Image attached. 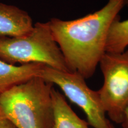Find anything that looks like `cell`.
<instances>
[{
	"label": "cell",
	"mask_w": 128,
	"mask_h": 128,
	"mask_svg": "<svg viewBox=\"0 0 128 128\" xmlns=\"http://www.w3.org/2000/svg\"><path fill=\"white\" fill-rule=\"evenodd\" d=\"M38 76L56 85L70 102L78 106L86 115L88 124L94 128H110L97 91L92 90L79 74L65 72L44 66Z\"/></svg>",
	"instance_id": "5b68a950"
},
{
	"label": "cell",
	"mask_w": 128,
	"mask_h": 128,
	"mask_svg": "<svg viewBox=\"0 0 128 128\" xmlns=\"http://www.w3.org/2000/svg\"><path fill=\"white\" fill-rule=\"evenodd\" d=\"M33 26V20L26 12L0 2V39L24 36L30 33Z\"/></svg>",
	"instance_id": "8992f818"
},
{
	"label": "cell",
	"mask_w": 128,
	"mask_h": 128,
	"mask_svg": "<svg viewBox=\"0 0 128 128\" xmlns=\"http://www.w3.org/2000/svg\"><path fill=\"white\" fill-rule=\"evenodd\" d=\"M0 60L11 64H40L71 72L48 22L35 23L28 34L0 39Z\"/></svg>",
	"instance_id": "3957f363"
},
{
	"label": "cell",
	"mask_w": 128,
	"mask_h": 128,
	"mask_svg": "<svg viewBox=\"0 0 128 128\" xmlns=\"http://www.w3.org/2000/svg\"><path fill=\"white\" fill-rule=\"evenodd\" d=\"M0 128H16L8 120L0 116Z\"/></svg>",
	"instance_id": "30bf717a"
},
{
	"label": "cell",
	"mask_w": 128,
	"mask_h": 128,
	"mask_svg": "<svg viewBox=\"0 0 128 128\" xmlns=\"http://www.w3.org/2000/svg\"><path fill=\"white\" fill-rule=\"evenodd\" d=\"M110 128H114V126H113V124H111V126H110Z\"/></svg>",
	"instance_id": "4fadbf2b"
},
{
	"label": "cell",
	"mask_w": 128,
	"mask_h": 128,
	"mask_svg": "<svg viewBox=\"0 0 128 128\" xmlns=\"http://www.w3.org/2000/svg\"><path fill=\"white\" fill-rule=\"evenodd\" d=\"M124 6L128 7V0H124Z\"/></svg>",
	"instance_id": "7c38bea8"
},
{
	"label": "cell",
	"mask_w": 128,
	"mask_h": 128,
	"mask_svg": "<svg viewBox=\"0 0 128 128\" xmlns=\"http://www.w3.org/2000/svg\"><path fill=\"white\" fill-rule=\"evenodd\" d=\"M121 124L123 128H128V106L127 108H126L125 112H124V118H123V120Z\"/></svg>",
	"instance_id": "8fae6325"
},
{
	"label": "cell",
	"mask_w": 128,
	"mask_h": 128,
	"mask_svg": "<svg viewBox=\"0 0 128 128\" xmlns=\"http://www.w3.org/2000/svg\"><path fill=\"white\" fill-rule=\"evenodd\" d=\"M104 82L97 91L106 114L121 124L128 106V49L120 53L105 52L99 62Z\"/></svg>",
	"instance_id": "277c9868"
},
{
	"label": "cell",
	"mask_w": 128,
	"mask_h": 128,
	"mask_svg": "<svg viewBox=\"0 0 128 128\" xmlns=\"http://www.w3.org/2000/svg\"><path fill=\"white\" fill-rule=\"evenodd\" d=\"M124 6V0H108L99 10L81 18L48 22L71 72L85 79L92 76L106 52L110 27Z\"/></svg>",
	"instance_id": "6da1fadb"
},
{
	"label": "cell",
	"mask_w": 128,
	"mask_h": 128,
	"mask_svg": "<svg viewBox=\"0 0 128 128\" xmlns=\"http://www.w3.org/2000/svg\"><path fill=\"white\" fill-rule=\"evenodd\" d=\"M44 66L35 63L16 65L0 60V94L16 85L38 76Z\"/></svg>",
	"instance_id": "52a82bcc"
},
{
	"label": "cell",
	"mask_w": 128,
	"mask_h": 128,
	"mask_svg": "<svg viewBox=\"0 0 128 128\" xmlns=\"http://www.w3.org/2000/svg\"><path fill=\"white\" fill-rule=\"evenodd\" d=\"M51 94L54 113L53 128H89L88 124L75 113L61 92L54 87Z\"/></svg>",
	"instance_id": "ba28073f"
},
{
	"label": "cell",
	"mask_w": 128,
	"mask_h": 128,
	"mask_svg": "<svg viewBox=\"0 0 128 128\" xmlns=\"http://www.w3.org/2000/svg\"><path fill=\"white\" fill-rule=\"evenodd\" d=\"M128 48V19L122 21L119 17L110 27L106 44V52L120 53Z\"/></svg>",
	"instance_id": "9c48e42d"
},
{
	"label": "cell",
	"mask_w": 128,
	"mask_h": 128,
	"mask_svg": "<svg viewBox=\"0 0 128 128\" xmlns=\"http://www.w3.org/2000/svg\"><path fill=\"white\" fill-rule=\"evenodd\" d=\"M54 85L37 76L0 94V116L16 128H53Z\"/></svg>",
	"instance_id": "7a4b0ae2"
}]
</instances>
